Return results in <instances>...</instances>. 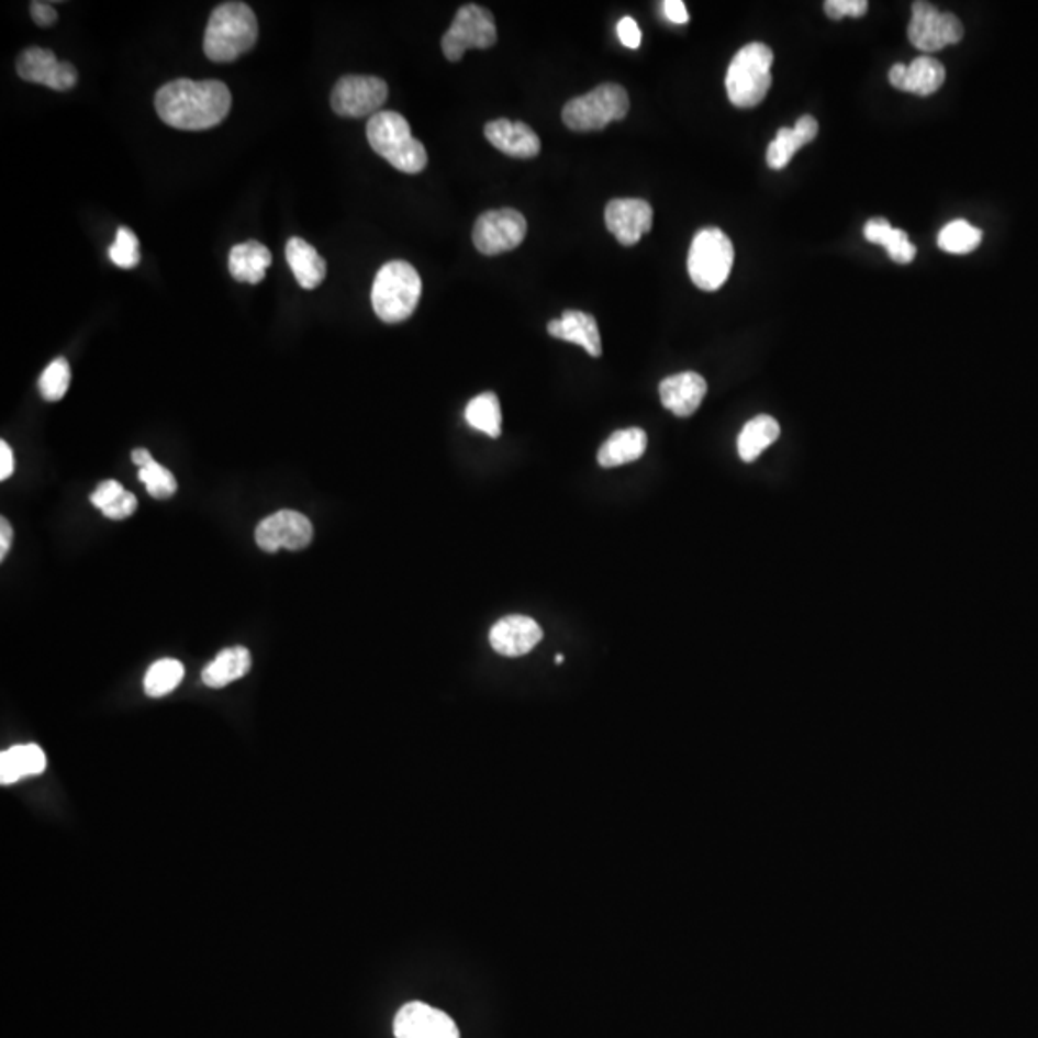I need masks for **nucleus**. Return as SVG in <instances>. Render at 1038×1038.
Wrapping results in <instances>:
<instances>
[{
	"mask_svg": "<svg viewBox=\"0 0 1038 1038\" xmlns=\"http://www.w3.org/2000/svg\"><path fill=\"white\" fill-rule=\"evenodd\" d=\"M154 104L161 122L168 123L169 127L181 131L210 130L220 125L230 114L231 92L227 85L215 79H176L161 85Z\"/></svg>",
	"mask_w": 1038,
	"mask_h": 1038,
	"instance_id": "1",
	"label": "nucleus"
},
{
	"mask_svg": "<svg viewBox=\"0 0 1038 1038\" xmlns=\"http://www.w3.org/2000/svg\"><path fill=\"white\" fill-rule=\"evenodd\" d=\"M258 38V22L245 2H223L204 31V54L212 62H233L248 53Z\"/></svg>",
	"mask_w": 1038,
	"mask_h": 1038,
	"instance_id": "2",
	"label": "nucleus"
},
{
	"mask_svg": "<svg viewBox=\"0 0 1038 1038\" xmlns=\"http://www.w3.org/2000/svg\"><path fill=\"white\" fill-rule=\"evenodd\" d=\"M369 146L392 168L404 174H420L427 168V150L414 138L406 118L399 112H379L369 118L366 127Z\"/></svg>",
	"mask_w": 1038,
	"mask_h": 1038,
	"instance_id": "3",
	"label": "nucleus"
},
{
	"mask_svg": "<svg viewBox=\"0 0 1038 1038\" xmlns=\"http://www.w3.org/2000/svg\"><path fill=\"white\" fill-rule=\"evenodd\" d=\"M422 297V277L412 264L392 260L377 271L371 306L384 323H400L414 314Z\"/></svg>",
	"mask_w": 1038,
	"mask_h": 1038,
	"instance_id": "4",
	"label": "nucleus"
},
{
	"mask_svg": "<svg viewBox=\"0 0 1038 1038\" xmlns=\"http://www.w3.org/2000/svg\"><path fill=\"white\" fill-rule=\"evenodd\" d=\"M773 53L763 43L743 46L730 60L725 89L737 108H754L766 99L771 87Z\"/></svg>",
	"mask_w": 1038,
	"mask_h": 1038,
	"instance_id": "5",
	"label": "nucleus"
},
{
	"mask_svg": "<svg viewBox=\"0 0 1038 1038\" xmlns=\"http://www.w3.org/2000/svg\"><path fill=\"white\" fill-rule=\"evenodd\" d=\"M735 261L730 238L717 227L699 231L689 250V276L702 291H717L729 279Z\"/></svg>",
	"mask_w": 1038,
	"mask_h": 1038,
	"instance_id": "6",
	"label": "nucleus"
},
{
	"mask_svg": "<svg viewBox=\"0 0 1038 1038\" xmlns=\"http://www.w3.org/2000/svg\"><path fill=\"white\" fill-rule=\"evenodd\" d=\"M629 112V94L622 85L602 83L583 97L569 100L561 120L571 131H600Z\"/></svg>",
	"mask_w": 1038,
	"mask_h": 1038,
	"instance_id": "7",
	"label": "nucleus"
},
{
	"mask_svg": "<svg viewBox=\"0 0 1038 1038\" xmlns=\"http://www.w3.org/2000/svg\"><path fill=\"white\" fill-rule=\"evenodd\" d=\"M496 23L487 8L466 4L454 15L440 46L450 62L461 60L469 48H491L496 43Z\"/></svg>",
	"mask_w": 1038,
	"mask_h": 1038,
	"instance_id": "8",
	"label": "nucleus"
},
{
	"mask_svg": "<svg viewBox=\"0 0 1038 1038\" xmlns=\"http://www.w3.org/2000/svg\"><path fill=\"white\" fill-rule=\"evenodd\" d=\"M907 37L922 53H937L945 46L960 43L963 25L958 15L940 12L929 2H914Z\"/></svg>",
	"mask_w": 1038,
	"mask_h": 1038,
	"instance_id": "9",
	"label": "nucleus"
},
{
	"mask_svg": "<svg viewBox=\"0 0 1038 1038\" xmlns=\"http://www.w3.org/2000/svg\"><path fill=\"white\" fill-rule=\"evenodd\" d=\"M527 222L514 208L489 210L477 217L473 245L484 256L510 253L522 245Z\"/></svg>",
	"mask_w": 1038,
	"mask_h": 1038,
	"instance_id": "10",
	"label": "nucleus"
},
{
	"mask_svg": "<svg viewBox=\"0 0 1038 1038\" xmlns=\"http://www.w3.org/2000/svg\"><path fill=\"white\" fill-rule=\"evenodd\" d=\"M389 94V87L381 77L345 76L338 79L331 92V108L341 118H364L379 114Z\"/></svg>",
	"mask_w": 1038,
	"mask_h": 1038,
	"instance_id": "11",
	"label": "nucleus"
},
{
	"mask_svg": "<svg viewBox=\"0 0 1038 1038\" xmlns=\"http://www.w3.org/2000/svg\"><path fill=\"white\" fill-rule=\"evenodd\" d=\"M254 537L264 553H277L281 548L297 553L312 543L314 527L306 515L292 510H281L264 517L258 523Z\"/></svg>",
	"mask_w": 1038,
	"mask_h": 1038,
	"instance_id": "12",
	"label": "nucleus"
},
{
	"mask_svg": "<svg viewBox=\"0 0 1038 1038\" xmlns=\"http://www.w3.org/2000/svg\"><path fill=\"white\" fill-rule=\"evenodd\" d=\"M18 76L30 83L46 85L54 91H69L77 83V69L69 62H60L48 48L30 46L18 56Z\"/></svg>",
	"mask_w": 1038,
	"mask_h": 1038,
	"instance_id": "13",
	"label": "nucleus"
},
{
	"mask_svg": "<svg viewBox=\"0 0 1038 1038\" xmlns=\"http://www.w3.org/2000/svg\"><path fill=\"white\" fill-rule=\"evenodd\" d=\"M392 1029L397 1038H460L456 1023L445 1012L423 1002L400 1007Z\"/></svg>",
	"mask_w": 1038,
	"mask_h": 1038,
	"instance_id": "14",
	"label": "nucleus"
},
{
	"mask_svg": "<svg viewBox=\"0 0 1038 1038\" xmlns=\"http://www.w3.org/2000/svg\"><path fill=\"white\" fill-rule=\"evenodd\" d=\"M606 227L623 246L637 245L652 230V207L643 199H614L607 202Z\"/></svg>",
	"mask_w": 1038,
	"mask_h": 1038,
	"instance_id": "15",
	"label": "nucleus"
},
{
	"mask_svg": "<svg viewBox=\"0 0 1038 1038\" xmlns=\"http://www.w3.org/2000/svg\"><path fill=\"white\" fill-rule=\"evenodd\" d=\"M543 638V629L527 615H507L492 625L489 640L494 652L506 658H517L531 652Z\"/></svg>",
	"mask_w": 1038,
	"mask_h": 1038,
	"instance_id": "16",
	"label": "nucleus"
},
{
	"mask_svg": "<svg viewBox=\"0 0 1038 1038\" xmlns=\"http://www.w3.org/2000/svg\"><path fill=\"white\" fill-rule=\"evenodd\" d=\"M484 137L500 153L520 160H529L540 153V138L527 123L494 120L484 125Z\"/></svg>",
	"mask_w": 1038,
	"mask_h": 1038,
	"instance_id": "17",
	"label": "nucleus"
},
{
	"mask_svg": "<svg viewBox=\"0 0 1038 1038\" xmlns=\"http://www.w3.org/2000/svg\"><path fill=\"white\" fill-rule=\"evenodd\" d=\"M945 66L933 56H919L909 66L894 64L889 71V81L900 91L929 97L945 83Z\"/></svg>",
	"mask_w": 1038,
	"mask_h": 1038,
	"instance_id": "18",
	"label": "nucleus"
},
{
	"mask_svg": "<svg viewBox=\"0 0 1038 1038\" xmlns=\"http://www.w3.org/2000/svg\"><path fill=\"white\" fill-rule=\"evenodd\" d=\"M706 379L694 371L666 377L660 383L661 404L679 417H689L694 414L706 397Z\"/></svg>",
	"mask_w": 1038,
	"mask_h": 1038,
	"instance_id": "19",
	"label": "nucleus"
},
{
	"mask_svg": "<svg viewBox=\"0 0 1038 1038\" xmlns=\"http://www.w3.org/2000/svg\"><path fill=\"white\" fill-rule=\"evenodd\" d=\"M548 333L553 337L561 338L566 343L583 346L592 358L602 356V341H600L599 323L592 315L579 310H566L561 317L548 323Z\"/></svg>",
	"mask_w": 1038,
	"mask_h": 1038,
	"instance_id": "20",
	"label": "nucleus"
},
{
	"mask_svg": "<svg viewBox=\"0 0 1038 1038\" xmlns=\"http://www.w3.org/2000/svg\"><path fill=\"white\" fill-rule=\"evenodd\" d=\"M819 123L812 115H802L794 127H783L777 131V137L768 146V166L771 169H783L789 166L792 156L799 153L802 146L812 143L817 137Z\"/></svg>",
	"mask_w": 1038,
	"mask_h": 1038,
	"instance_id": "21",
	"label": "nucleus"
},
{
	"mask_svg": "<svg viewBox=\"0 0 1038 1038\" xmlns=\"http://www.w3.org/2000/svg\"><path fill=\"white\" fill-rule=\"evenodd\" d=\"M284 256L302 289L310 291L323 283V279L327 276V264L314 246L306 243L304 238H289V243L284 246Z\"/></svg>",
	"mask_w": 1038,
	"mask_h": 1038,
	"instance_id": "22",
	"label": "nucleus"
},
{
	"mask_svg": "<svg viewBox=\"0 0 1038 1038\" xmlns=\"http://www.w3.org/2000/svg\"><path fill=\"white\" fill-rule=\"evenodd\" d=\"M269 266H271V253L268 246L261 245L254 238L231 248L230 274L241 283H260Z\"/></svg>",
	"mask_w": 1038,
	"mask_h": 1038,
	"instance_id": "23",
	"label": "nucleus"
},
{
	"mask_svg": "<svg viewBox=\"0 0 1038 1038\" xmlns=\"http://www.w3.org/2000/svg\"><path fill=\"white\" fill-rule=\"evenodd\" d=\"M253 658L245 646H231L215 656L202 671V683L210 689H223L250 671Z\"/></svg>",
	"mask_w": 1038,
	"mask_h": 1038,
	"instance_id": "24",
	"label": "nucleus"
},
{
	"mask_svg": "<svg viewBox=\"0 0 1038 1038\" xmlns=\"http://www.w3.org/2000/svg\"><path fill=\"white\" fill-rule=\"evenodd\" d=\"M46 769V756L37 745H20L0 754V783L12 784L23 777L41 775Z\"/></svg>",
	"mask_w": 1038,
	"mask_h": 1038,
	"instance_id": "25",
	"label": "nucleus"
},
{
	"mask_svg": "<svg viewBox=\"0 0 1038 1038\" xmlns=\"http://www.w3.org/2000/svg\"><path fill=\"white\" fill-rule=\"evenodd\" d=\"M648 437L640 427L615 431L606 443L600 446L599 464L602 468H617L623 464L635 461L645 454Z\"/></svg>",
	"mask_w": 1038,
	"mask_h": 1038,
	"instance_id": "26",
	"label": "nucleus"
},
{
	"mask_svg": "<svg viewBox=\"0 0 1038 1038\" xmlns=\"http://www.w3.org/2000/svg\"><path fill=\"white\" fill-rule=\"evenodd\" d=\"M863 235H866L869 243L884 246V250L889 253L891 260L896 261V264L914 261L917 248L909 243L906 231L892 227L886 220H881V217L869 220L866 227H863Z\"/></svg>",
	"mask_w": 1038,
	"mask_h": 1038,
	"instance_id": "27",
	"label": "nucleus"
},
{
	"mask_svg": "<svg viewBox=\"0 0 1038 1038\" xmlns=\"http://www.w3.org/2000/svg\"><path fill=\"white\" fill-rule=\"evenodd\" d=\"M779 433V423L771 415L754 417L738 435V456L745 461L758 460V456L775 443Z\"/></svg>",
	"mask_w": 1038,
	"mask_h": 1038,
	"instance_id": "28",
	"label": "nucleus"
},
{
	"mask_svg": "<svg viewBox=\"0 0 1038 1038\" xmlns=\"http://www.w3.org/2000/svg\"><path fill=\"white\" fill-rule=\"evenodd\" d=\"M466 422L473 429L481 431L489 437H500L502 433V410L499 397L494 392H481L476 399L469 400L466 406Z\"/></svg>",
	"mask_w": 1038,
	"mask_h": 1038,
	"instance_id": "29",
	"label": "nucleus"
},
{
	"mask_svg": "<svg viewBox=\"0 0 1038 1038\" xmlns=\"http://www.w3.org/2000/svg\"><path fill=\"white\" fill-rule=\"evenodd\" d=\"M185 668L181 661L174 658L154 661L145 676V692L153 699H161L169 692L176 691L183 681Z\"/></svg>",
	"mask_w": 1038,
	"mask_h": 1038,
	"instance_id": "30",
	"label": "nucleus"
},
{
	"mask_svg": "<svg viewBox=\"0 0 1038 1038\" xmlns=\"http://www.w3.org/2000/svg\"><path fill=\"white\" fill-rule=\"evenodd\" d=\"M983 241V231L976 230L966 220L946 223L938 233V246L948 254L973 253Z\"/></svg>",
	"mask_w": 1038,
	"mask_h": 1038,
	"instance_id": "31",
	"label": "nucleus"
},
{
	"mask_svg": "<svg viewBox=\"0 0 1038 1038\" xmlns=\"http://www.w3.org/2000/svg\"><path fill=\"white\" fill-rule=\"evenodd\" d=\"M71 383V369L66 358H56L46 366L45 371L38 377V391L41 397L48 402L64 399Z\"/></svg>",
	"mask_w": 1038,
	"mask_h": 1038,
	"instance_id": "32",
	"label": "nucleus"
},
{
	"mask_svg": "<svg viewBox=\"0 0 1038 1038\" xmlns=\"http://www.w3.org/2000/svg\"><path fill=\"white\" fill-rule=\"evenodd\" d=\"M138 481L145 484L148 494L156 500L169 499L177 491L176 477L156 460L138 471Z\"/></svg>",
	"mask_w": 1038,
	"mask_h": 1038,
	"instance_id": "33",
	"label": "nucleus"
},
{
	"mask_svg": "<svg viewBox=\"0 0 1038 1038\" xmlns=\"http://www.w3.org/2000/svg\"><path fill=\"white\" fill-rule=\"evenodd\" d=\"M108 254H110V260L114 261L118 268H135L141 261L137 235L130 227H120L115 233L114 245L110 246V253Z\"/></svg>",
	"mask_w": 1038,
	"mask_h": 1038,
	"instance_id": "34",
	"label": "nucleus"
},
{
	"mask_svg": "<svg viewBox=\"0 0 1038 1038\" xmlns=\"http://www.w3.org/2000/svg\"><path fill=\"white\" fill-rule=\"evenodd\" d=\"M823 8L830 20H842L868 14L869 4L866 0H827Z\"/></svg>",
	"mask_w": 1038,
	"mask_h": 1038,
	"instance_id": "35",
	"label": "nucleus"
},
{
	"mask_svg": "<svg viewBox=\"0 0 1038 1038\" xmlns=\"http://www.w3.org/2000/svg\"><path fill=\"white\" fill-rule=\"evenodd\" d=\"M125 489L118 481H102L97 487V491L91 494L92 506L99 507L100 512L107 510L118 496H122Z\"/></svg>",
	"mask_w": 1038,
	"mask_h": 1038,
	"instance_id": "36",
	"label": "nucleus"
},
{
	"mask_svg": "<svg viewBox=\"0 0 1038 1038\" xmlns=\"http://www.w3.org/2000/svg\"><path fill=\"white\" fill-rule=\"evenodd\" d=\"M135 510H137V496L133 492L125 491L107 510H102V514L107 515L108 520H125Z\"/></svg>",
	"mask_w": 1038,
	"mask_h": 1038,
	"instance_id": "37",
	"label": "nucleus"
},
{
	"mask_svg": "<svg viewBox=\"0 0 1038 1038\" xmlns=\"http://www.w3.org/2000/svg\"><path fill=\"white\" fill-rule=\"evenodd\" d=\"M617 37L622 41V45L627 46V48H638L643 43V33L638 30L637 22L629 15H625L617 23Z\"/></svg>",
	"mask_w": 1038,
	"mask_h": 1038,
	"instance_id": "38",
	"label": "nucleus"
},
{
	"mask_svg": "<svg viewBox=\"0 0 1038 1038\" xmlns=\"http://www.w3.org/2000/svg\"><path fill=\"white\" fill-rule=\"evenodd\" d=\"M31 18L41 27H48L58 20V12L51 2H31Z\"/></svg>",
	"mask_w": 1038,
	"mask_h": 1038,
	"instance_id": "39",
	"label": "nucleus"
},
{
	"mask_svg": "<svg viewBox=\"0 0 1038 1038\" xmlns=\"http://www.w3.org/2000/svg\"><path fill=\"white\" fill-rule=\"evenodd\" d=\"M661 8H663V14H666L669 22L679 23V25L689 22V10L681 0H666Z\"/></svg>",
	"mask_w": 1038,
	"mask_h": 1038,
	"instance_id": "40",
	"label": "nucleus"
},
{
	"mask_svg": "<svg viewBox=\"0 0 1038 1038\" xmlns=\"http://www.w3.org/2000/svg\"><path fill=\"white\" fill-rule=\"evenodd\" d=\"M12 471H14V454L7 440H2L0 443V479L7 481L8 477L12 476Z\"/></svg>",
	"mask_w": 1038,
	"mask_h": 1038,
	"instance_id": "41",
	"label": "nucleus"
},
{
	"mask_svg": "<svg viewBox=\"0 0 1038 1038\" xmlns=\"http://www.w3.org/2000/svg\"><path fill=\"white\" fill-rule=\"evenodd\" d=\"M12 525L8 523L7 517L0 520V560L7 558L8 550L12 546Z\"/></svg>",
	"mask_w": 1038,
	"mask_h": 1038,
	"instance_id": "42",
	"label": "nucleus"
},
{
	"mask_svg": "<svg viewBox=\"0 0 1038 1038\" xmlns=\"http://www.w3.org/2000/svg\"><path fill=\"white\" fill-rule=\"evenodd\" d=\"M131 460H133L135 466H138V468L143 469L146 468V466H150V464L154 461V458L150 456V453L146 450V448H137V450H133V453H131Z\"/></svg>",
	"mask_w": 1038,
	"mask_h": 1038,
	"instance_id": "43",
	"label": "nucleus"
},
{
	"mask_svg": "<svg viewBox=\"0 0 1038 1038\" xmlns=\"http://www.w3.org/2000/svg\"><path fill=\"white\" fill-rule=\"evenodd\" d=\"M561 661H563V656H561V654H558V656H556V663H561Z\"/></svg>",
	"mask_w": 1038,
	"mask_h": 1038,
	"instance_id": "44",
	"label": "nucleus"
}]
</instances>
